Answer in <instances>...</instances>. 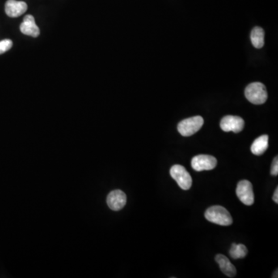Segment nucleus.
Returning a JSON list of instances; mask_svg holds the SVG:
<instances>
[{
	"label": "nucleus",
	"mask_w": 278,
	"mask_h": 278,
	"mask_svg": "<svg viewBox=\"0 0 278 278\" xmlns=\"http://www.w3.org/2000/svg\"><path fill=\"white\" fill-rule=\"evenodd\" d=\"M205 217L209 222L220 226H230L233 224V218L229 211L221 206H213L207 208Z\"/></svg>",
	"instance_id": "f257e3e1"
},
{
	"label": "nucleus",
	"mask_w": 278,
	"mask_h": 278,
	"mask_svg": "<svg viewBox=\"0 0 278 278\" xmlns=\"http://www.w3.org/2000/svg\"><path fill=\"white\" fill-rule=\"evenodd\" d=\"M245 96L250 103L262 104L267 99V89L264 85L260 82L250 84L245 89Z\"/></svg>",
	"instance_id": "f03ea898"
},
{
	"label": "nucleus",
	"mask_w": 278,
	"mask_h": 278,
	"mask_svg": "<svg viewBox=\"0 0 278 278\" xmlns=\"http://www.w3.org/2000/svg\"><path fill=\"white\" fill-rule=\"evenodd\" d=\"M204 120L201 116H195L184 119L178 124V131L184 137H189L199 132L203 127Z\"/></svg>",
	"instance_id": "7ed1b4c3"
},
{
	"label": "nucleus",
	"mask_w": 278,
	"mask_h": 278,
	"mask_svg": "<svg viewBox=\"0 0 278 278\" xmlns=\"http://www.w3.org/2000/svg\"><path fill=\"white\" fill-rule=\"evenodd\" d=\"M170 175L175 179L179 187L183 190H188L192 184V177L186 169L180 165H175L170 169Z\"/></svg>",
	"instance_id": "20e7f679"
},
{
	"label": "nucleus",
	"mask_w": 278,
	"mask_h": 278,
	"mask_svg": "<svg viewBox=\"0 0 278 278\" xmlns=\"http://www.w3.org/2000/svg\"><path fill=\"white\" fill-rule=\"evenodd\" d=\"M191 165L195 171H208L215 169L217 165V160L212 156L199 155L192 158Z\"/></svg>",
	"instance_id": "39448f33"
},
{
	"label": "nucleus",
	"mask_w": 278,
	"mask_h": 278,
	"mask_svg": "<svg viewBox=\"0 0 278 278\" xmlns=\"http://www.w3.org/2000/svg\"><path fill=\"white\" fill-rule=\"evenodd\" d=\"M237 195L245 205H253L254 203V194L251 182L248 180L240 181L237 184Z\"/></svg>",
	"instance_id": "423d86ee"
},
{
	"label": "nucleus",
	"mask_w": 278,
	"mask_h": 278,
	"mask_svg": "<svg viewBox=\"0 0 278 278\" xmlns=\"http://www.w3.org/2000/svg\"><path fill=\"white\" fill-rule=\"evenodd\" d=\"M244 124V121L241 117L227 115L220 122V128L224 132L239 133L243 129Z\"/></svg>",
	"instance_id": "0eeeda50"
},
{
	"label": "nucleus",
	"mask_w": 278,
	"mask_h": 278,
	"mask_svg": "<svg viewBox=\"0 0 278 278\" xmlns=\"http://www.w3.org/2000/svg\"><path fill=\"white\" fill-rule=\"evenodd\" d=\"M127 203V196L122 190L111 191L107 197V204L114 211L121 210Z\"/></svg>",
	"instance_id": "6e6552de"
},
{
	"label": "nucleus",
	"mask_w": 278,
	"mask_h": 278,
	"mask_svg": "<svg viewBox=\"0 0 278 278\" xmlns=\"http://www.w3.org/2000/svg\"><path fill=\"white\" fill-rule=\"evenodd\" d=\"M27 10V4L23 1L8 0L5 5V11L8 17L12 18L20 17Z\"/></svg>",
	"instance_id": "1a4fd4ad"
},
{
	"label": "nucleus",
	"mask_w": 278,
	"mask_h": 278,
	"mask_svg": "<svg viewBox=\"0 0 278 278\" xmlns=\"http://www.w3.org/2000/svg\"><path fill=\"white\" fill-rule=\"evenodd\" d=\"M21 32L27 36L37 37L40 35V29L35 22V19L32 15H27L24 17L23 22L20 25Z\"/></svg>",
	"instance_id": "9d476101"
},
{
	"label": "nucleus",
	"mask_w": 278,
	"mask_h": 278,
	"mask_svg": "<svg viewBox=\"0 0 278 278\" xmlns=\"http://www.w3.org/2000/svg\"><path fill=\"white\" fill-rule=\"evenodd\" d=\"M216 263H218L220 268L224 275L229 277V278H234L237 275V269L234 267V265L232 264L226 256L223 254H217L216 256Z\"/></svg>",
	"instance_id": "9b49d317"
},
{
	"label": "nucleus",
	"mask_w": 278,
	"mask_h": 278,
	"mask_svg": "<svg viewBox=\"0 0 278 278\" xmlns=\"http://www.w3.org/2000/svg\"><path fill=\"white\" fill-rule=\"evenodd\" d=\"M268 140L269 138L267 135H263L256 139L250 148L252 153L256 156L263 155L268 149Z\"/></svg>",
	"instance_id": "f8f14e48"
},
{
	"label": "nucleus",
	"mask_w": 278,
	"mask_h": 278,
	"mask_svg": "<svg viewBox=\"0 0 278 278\" xmlns=\"http://www.w3.org/2000/svg\"><path fill=\"white\" fill-rule=\"evenodd\" d=\"M250 39L254 47L260 49L264 45V31L259 27H256L252 30Z\"/></svg>",
	"instance_id": "ddd939ff"
},
{
	"label": "nucleus",
	"mask_w": 278,
	"mask_h": 278,
	"mask_svg": "<svg viewBox=\"0 0 278 278\" xmlns=\"http://www.w3.org/2000/svg\"><path fill=\"white\" fill-rule=\"evenodd\" d=\"M247 252L248 250L244 245L241 244V243L240 244L233 243L231 249L229 250V255L233 259H241L246 257Z\"/></svg>",
	"instance_id": "4468645a"
},
{
	"label": "nucleus",
	"mask_w": 278,
	"mask_h": 278,
	"mask_svg": "<svg viewBox=\"0 0 278 278\" xmlns=\"http://www.w3.org/2000/svg\"><path fill=\"white\" fill-rule=\"evenodd\" d=\"M12 47H13V42L10 40H4L0 41V54L11 49Z\"/></svg>",
	"instance_id": "2eb2a0df"
},
{
	"label": "nucleus",
	"mask_w": 278,
	"mask_h": 278,
	"mask_svg": "<svg viewBox=\"0 0 278 278\" xmlns=\"http://www.w3.org/2000/svg\"><path fill=\"white\" fill-rule=\"evenodd\" d=\"M271 174L272 175H278V156H276L274 160H273L272 166H271Z\"/></svg>",
	"instance_id": "dca6fc26"
},
{
	"label": "nucleus",
	"mask_w": 278,
	"mask_h": 278,
	"mask_svg": "<svg viewBox=\"0 0 278 278\" xmlns=\"http://www.w3.org/2000/svg\"><path fill=\"white\" fill-rule=\"evenodd\" d=\"M273 200L275 201V203H278V187H277L275 193L273 195Z\"/></svg>",
	"instance_id": "f3484780"
},
{
	"label": "nucleus",
	"mask_w": 278,
	"mask_h": 278,
	"mask_svg": "<svg viewBox=\"0 0 278 278\" xmlns=\"http://www.w3.org/2000/svg\"><path fill=\"white\" fill-rule=\"evenodd\" d=\"M278 270H276V273H275V275L273 276V278H278Z\"/></svg>",
	"instance_id": "a211bd4d"
}]
</instances>
